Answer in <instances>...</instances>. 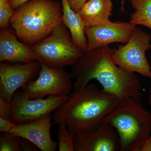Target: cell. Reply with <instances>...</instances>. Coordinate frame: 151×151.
<instances>
[{
    "instance_id": "5b68a950",
    "label": "cell",
    "mask_w": 151,
    "mask_h": 151,
    "mask_svg": "<svg viewBox=\"0 0 151 151\" xmlns=\"http://www.w3.org/2000/svg\"><path fill=\"white\" fill-rule=\"evenodd\" d=\"M64 24L32 47L40 64L62 68L73 65L84 54L73 43Z\"/></svg>"
},
{
    "instance_id": "603a6c76",
    "label": "cell",
    "mask_w": 151,
    "mask_h": 151,
    "mask_svg": "<svg viewBox=\"0 0 151 151\" xmlns=\"http://www.w3.org/2000/svg\"><path fill=\"white\" fill-rule=\"evenodd\" d=\"M70 7L74 12H78L82 6L88 0H67Z\"/></svg>"
},
{
    "instance_id": "30bf717a",
    "label": "cell",
    "mask_w": 151,
    "mask_h": 151,
    "mask_svg": "<svg viewBox=\"0 0 151 151\" xmlns=\"http://www.w3.org/2000/svg\"><path fill=\"white\" fill-rule=\"evenodd\" d=\"M136 27L130 22L110 20L100 25L85 27L88 45L85 52L114 42L127 43Z\"/></svg>"
},
{
    "instance_id": "7402d4cb",
    "label": "cell",
    "mask_w": 151,
    "mask_h": 151,
    "mask_svg": "<svg viewBox=\"0 0 151 151\" xmlns=\"http://www.w3.org/2000/svg\"><path fill=\"white\" fill-rule=\"evenodd\" d=\"M16 124L11 119L0 117V132H9L12 128Z\"/></svg>"
},
{
    "instance_id": "83f0119b",
    "label": "cell",
    "mask_w": 151,
    "mask_h": 151,
    "mask_svg": "<svg viewBox=\"0 0 151 151\" xmlns=\"http://www.w3.org/2000/svg\"><path fill=\"white\" fill-rule=\"evenodd\" d=\"M150 48L151 49V44L150 45Z\"/></svg>"
},
{
    "instance_id": "e0dca14e",
    "label": "cell",
    "mask_w": 151,
    "mask_h": 151,
    "mask_svg": "<svg viewBox=\"0 0 151 151\" xmlns=\"http://www.w3.org/2000/svg\"><path fill=\"white\" fill-rule=\"evenodd\" d=\"M57 136L58 140L59 151H74V135L68 129L67 126L63 124H58Z\"/></svg>"
},
{
    "instance_id": "cb8c5ba5",
    "label": "cell",
    "mask_w": 151,
    "mask_h": 151,
    "mask_svg": "<svg viewBox=\"0 0 151 151\" xmlns=\"http://www.w3.org/2000/svg\"><path fill=\"white\" fill-rule=\"evenodd\" d=\"M29 0H10V2L13 9H17Z\"/></svg>"
},
{
    "instance_id": "7c38bea8",
    "label": "cell",
    "mask_w": 151,
    "mask_h": 151,
    "mask_svg": "<svg viewBox=\"0 0 151 151\" xmlns=\"http://www.w3.org/2000/svg\"><path fill=\"white\" fill-rule=\"evenodd\" d=\"M52 114L41 119L24 124H16L9 133L28 140L42 151H55L57 143L52 140L50 129L53 123Z\"/></svg>"
},
{
    "instance_id": "484cf974",
    "label": "cell",
    "mask_w": 151,
    "mask_h": 151,
    "mask_svg": "<svg viewBox=\"0 0 151 151\" xmlns=\"http://www.w3.org/2000/svg\"><path fill=\"white\" fill-rule=\"evenodd\" d=\"M148 103L149 104H150V105H151V85L150 89V94H149Z\"/></svg>"
},
{
    "instance_id": "277c9868",
    "label": "cell",
    "mask_w": 151,
    "mask_h": 151,
    "mask_svg": "<svg viewBox=\"0 0 151 151\" xmlns=\"http://www.w3.org/2000/svg\"><path fill=\"white\" fill-rule=\"evenodd\" d=\"M141 99L128 97L120 99L104 121L118 133L120 151H139L151 134V113L144 108Z\"/></svg>"
},
{
    "instance_id": "4fadbf2b",
    "label": "cell",
    "mask_w": 151,
    "mask_h": 151,
    "mask_svg": "<svg viewBox=\"0 0 151 151\" xmlns=\"http://www.w3.org/2000/svg\"><path fill=\"white\" fill-rule=\"evenodd\" d=\"M15 34L5 29L0 32L1 62L26 63L37 61L32 47L19 41Z\"/></svg>"
},
{
    "instance_id": "ba28073f",
    "label": "cell",
    "mask_w": 151,
    "mask_h": 151,
    "mask_svg": "<svg viewBox=\"0 0 151 151\" xmlns=\"http://www.w3.org/2000/svg\"><path fill=\"white\" fill-rule=\"evenodd\" d=\"M68 96H49L44 99H32L17 90L11 102V120L16 124L39 120L56 111L65 102Z\"/></svg>"
},
{
    "instance_id": "5bb4252c",
    "label": "cell",
    "mask_w": 151,
    "mask_h": 151,
    "mask_svg": "<svg viewBox=\"0 0 151 151\" xmlns=\"http://www.w3.org/2000/svg\"><path fill=\"white\" fill-rule=\"evenodd\" d=\"M113 7L111 0H88L82 6L78 13L85 27L95 26L110 21Z\"/></svg>"
},
{
    "instance_id": "9c48e42d",
    "label": "cell",
    "mask_w": 151,
    "mask_h": 151,
    "mask_svg": "<svg viewBox=\"0 0 151 151\" xmlns=\"http://www.w3.org/2000/svg\"><path fill=\"white\" fill-rule=\"evenodd\" d=\"M40 65L38 61L26 63L1 62L0 98L11 104L18 89L34 80L39 75Z\"/></svg>"
},
{
    "instance_id": "4316f807",
    "label": "cell",
    "mask_w": 151,
    "mask_h": 151,
    "mask_svg": "<svg viewBox=\"0 0 151 151\" xmlns=\"http://www.w3.org/2000/svg\"><path fill=\"white\" fill-rule=\"evenodd\" d=\"M149 141H151V134L150 135V137H149V139H148Z\"/></svg>"
},
{
    "instance_id": "8992f818",
    "label": "cell",
    "mask_w": 151,
    "mask_h": 151,
    "mask_svg": "<svg viewBox=\"0 0 151 151\" xmlns=\"http://www.w3.org/2000/svg\"><path fill=\"white\" fill-rule=\"evenodd\" d=\"M151 40L149 34L135 27L126 44L115 49L111 55L113 62L128 71L137 72L151 79V67L146 56Z\"/></svg>"
},
{
    "instance_id": "7a4b0ae2",
    "label": "cell",
    "mask_w": 151,
    "mask_h": 151,
    "mask_svg": "<svg viewBox=\"0 0 151 151\" xmlns=\"http://www.w3.org/2000/svg\"><path fill=\"white\" fill-rule=\"evenodd\" d=\"M120 99L96 84L76 89L55 111L53 124H63L75 135L81 132H94L119 103Z\"/></svg>"
},
{
    "instance_id": "d4e9b609",
    "label": "cell",
    "mask_w": 151,
    "mask_h": 151,
    "mask_svg": "<svg viewBox=\"0 0 151 151\" xmlns=\"http://www.w3.org/2000/svg\"><path fill=\"white\" fill-rule=\"evenodd\" d=\"M139 151H151V141H147L140 148Z\"/></svg>"
},
{
    "instance_id": "ac0fdd59",
    "label": "cell",
    "mask_w": 151,
    "mask_h": 151,
    "mask_svg": "<svg viewBox=\"0 0 151 151\" xmlns=\"http://www.w3.org/2000/svg\"><path fill=\"white\" fill-rule=\"evenodd\" d=\"M20 137L9 132L0 134V151H20Z\"/></svg>"
},
{
    "instance_id": "d6986e66",
    "label": "cell",
    "mask_w": 151,
    "mask_h": 151,
    "mask_svg": "<svg viewBox=\"0 0 151 151\" xmlns=\"http://www.w3.org/2000/svg\"><path fill=\"white\" fill-rule=\"evenodd\" d=\"M10 0H0V27L5 29L8 26L14 14Z\"/></svg>"
},
{
    "instance_id": "3957f363",
    "label": "cell",
    "mask_w": 151,
    "mask_h": 151,
    "mask_svg": "<svg viewBox=\"0 0 151 151\" xmlns=\"http://www.w3.org/2000/svg\"><path fill=\"white\" fill-rule=\"evenodd\" d=\"M10 23L18 37L34 45L63 24L62 8L53 0H29L14 12Z\"/></svg>"
},
{
    "instance_id": "44dd1931",
    "label": "cell",
    "mask_w": 151,
    "mask_h": 151,
    "mask_svg": "<svg viewBox=\"0 0 151 151\" xmlns=\"http://www.w3.org/2000/svg\"><path fill=\"white\" fill-rule=\"evenodd\" d=\"M21 151H37L40 150L33 143L23 138H20V141Z\"/></svg>"
},
{
    "instance_id": "52a82bcc",
    "label": "cell",
    "mask_w": 151,
    "mask_h": 151,
    "mask_svg": "<svg viewBox=\"0 0 151 151\" xmlns=\"http://www.w3.org/2000/svg\"><path fill=\"white\" fill-rule=\"evenodd\" d=\"M40 65L38 77L22 88V94L32 99L69 95L73 87L70 75L62 68Z\"/></svg>"
},
{
    "instance_id": "ffe728a7",
    "label": "cell",
    "mask_w": 151,
    "mask_h": 151,
    "mask_svg": "<svg viewBox=\"0 0 151 151\" xmlns=\"http://www.w3.org/2000/svg\"><path fill=\"white\" fill-rule=\"evenodd\" d=\"M12 113L11 104L4 101L0 98V117L11 119Z\"/></svg>"
},
{
    "instance_id": "9a60e30c",
    "label": "cell",
    "mask_w": 151,
    "mask_h": 151,
    "mask_svg": "<svg viewBox=\"0 0 151 151\" xmlns=\"http://www.w3.org/2000/svg\"><path fill=\"white\" fill-rule=\"evenodd\" d=\"M61 1L63 23L69 29L74 44L85 52L88 42L85 33V27L81 17L78 12L71 9L67 0Z\"/></svg>"
},
{
    "instance_id": "2e32d148",
    "label": "cell",
    "mask_w": 151,
    "mask_h": 151,
    "mask_svg": "<svg viewBox=\"0 0 151 151\" xmlns=\"http://www.w3.org/2000/svg\"><path fill=\"white\" fill-rule=\"evenodd\" d=\"M134 12L130 15V23L151 29V0H130Z\"/></svg>"
},
{
    "instance_id": "8fae6325",
    "label": "cell",
    "mask_w": 151,
    "mask_h": 151,
    "mask_svg": "<svg viewBox=\"0 0 151 151\" xmlns=\"http://www.w3.org/2000/svg\"><path fill=\"white\" fill-rule=\"evenodd\" d=\"M75 151H118L121 150L120 139L116 129L104 122L96 131L81 132L73 138Z\"/></svg>"
},
{
    "instance_id": "6da1fadb",
    "label": "cell",
    "mask_w": 151,
    "mask_h": 151,
    "mask_svg": "<svg viewBox=\"0 0 151 151\" xmlns=\"http://www.w3.org/2000/svg\"><path fill=\"white\" fill-rule=\"evenodd\" d=\"M115 49L106 45L84 52L73 65L70 74L75 79L74 90L96 79L103 90L120 99L128 97L142 98V85L138 76L113 62L111 55Z\"/></svg>"
}]
</instances>
